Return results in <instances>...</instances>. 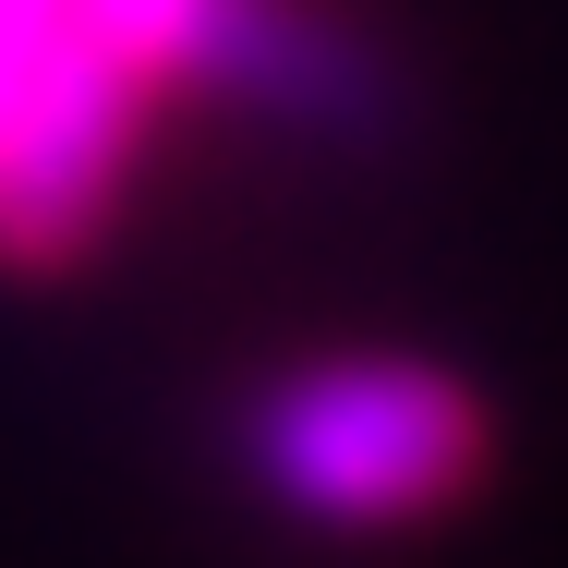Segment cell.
I'll return each mask as SVG.
<instances>
[{
    "label": "cell",
    "mask_w": 568,
    "mask_h": 568,
    "mask_svg": "<svg viewBox=\"0 0 568 568\" xmlns=\"http://www.w3.org/2000/svg\"><path fill=\"white\" fill-rule=\"evenodd\" d=\"M230 459L303 532H412L484 471V399L424 351H315L242 399Z\"/></svg>",
    "instance_id": "obj_1"
},
{
    "label": "cell",
    "mask_w": 568,
    "mask_h": 568,
    "mask_svg": "<svg viewBox=\"0 0 568 568\" xmlns=\"http://www.w3.org/2000/svg\"><path fill=\"white\" fill-rule=\"evenodd\" d=\"M158 85L121 61L98 0H0V266L49 278L121 206Z\"/></svg>",
    "instance_id": "obj_2"
},
{
    "label": "cell",
    "mask_w": 568,
    "mask_h": 568,
    "mask_svg": "<svg viewBox=\"0 0 568 568\" xmlns=\"http://www.w3.org/2000/svg\"><path fill=\"white\" fill-rule=\"evenodd\" d=\"M194 98L266 121V133H303V145H375L387 110H399L387 61L351 37L327 0H230Z\"/></svg>",
    "instance_id": "obj_3"
}]
</instances>
